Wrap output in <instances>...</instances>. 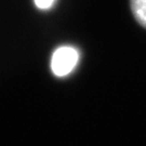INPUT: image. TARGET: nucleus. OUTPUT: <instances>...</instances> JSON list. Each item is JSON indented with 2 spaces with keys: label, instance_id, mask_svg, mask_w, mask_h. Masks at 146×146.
I'll return each instance as SVG.
<instances>
[{
  "label": "nucleus",
  "instance_id": "1",
  "mask_svg": "<svg viewBox=\"0 0 146 146\" xmlns=\"http://www.w3.org/2000/svg\"><path fill=\"white\" fill-rule=\"evenodd\" d=\"M79 60L78 51L73 47H60L56 49L51 58V69L58 77L67 76L76 67Z\"/></svg>",
  "mask_w": 146,
  "mask_h": 146
},
{
  "label": "nucleus",
  "instance_id": "3",
  "mask_svg": "<svg viewBox=\"0 0 146 146\" xmlns=\"http://www.w3.org/2000/svg\"><path fill=\"white\" fill-rule=\"evenodd\" d=\"M35 3L39 9L47 10V9L52 7V5L54 3V0H35Z\"/></svg>",
  "mask_w": 146,
  "mask_h": 146
},
{
  "label": "nucleus",
  "instance_id": "2",
  "mask_svg": "<svg viewBox=\"0 0 146 146\" xmlns=\"http://www.w3.org/2000/svg\"><path fill=\"white\" fill-rule=\"evenodd\" d=\"M131 9L136 21L146 28V0H131Z\"/></svg>",
  "mask_w": 146,
  "mask_h": 146
}]
</instances>
